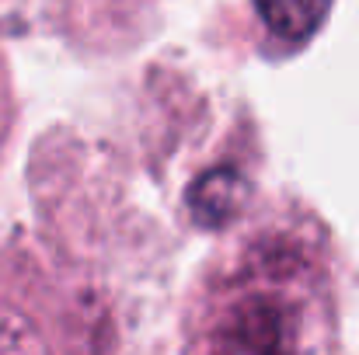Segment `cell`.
<instances>
[{
    "instance_id": "cell-5",
    "label": "cell",
    "mask_w": 359,
    "mask_h": 355,
    "mask_svg": "<svg viewBox=\"0 0 359 355\" xmlns=\"http://www.w3.org/2000/svg\"><path fill=\"white\" fill-rule=\"evenodd\" d=\"M7 132H11V98H7V88H4V81H0V153H4Z\"/></svg>"
},
{
    "instance_id": "cell-1",
    "label": "cell",
    "mask_w": 359,
    "mask_h": 355,
    "mask_svg": "<svg viewBox=\"0 0 359 355\" xmlns=\"http://www.w3.org/2000/svg\"><path fill=\"white\" fill-rule=\"evenodd\" d=\"M339 286L314 216L265 213L206 265L189 307V355H335Z\"/></svg>"
},
{
    "instance_id": "cell-4",
    "label": "cell",
    "mask_w": 359,
    "mask_h": 355,
    "mask_svg": "<svg viewBox=\"0 0 359 355\" xmlns=\"http://www.w3.org/2000/svg\"><path fill=\"white\" fill-rule=\"evenodd\" d=\"M244 206V181L231 171H213L192 188V213L199 223H227Z\"/></svg>"
},
{
    "instance_id": "cell-3",
    "label": "cell",
    "mask_w": 359,
    "mask_h": 355,
    "mask_svg": "<svg viewBox=\"0 0 359 355\" xmlns=\"http://www.w3.org/2000/svg\"><path fill=\"white\" fill-rule=\"evenodd\" d=\"M255 7L272 35L286 42H304L321 28L332 0H255Z\"/></svg>"
},
{
    "instance_id": "cell-2",
    "label": "cell",
    "mask_w": 359,
    "mask_h": 355,
    "mask_svg": "<svg viewBox=\"0 0 359 355\" xmlns=\"http://www.w3.org/2000/svg\"><path fill=\"white\" fill-rule=\"evenodd\" d=\"M0 355H81L63 300L21 254H0Z\"/></svg>"
}]
</instances>
